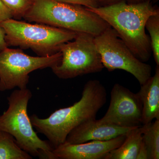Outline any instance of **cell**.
I'll use <instances>...</instances> for the list:
<instances>
[{
    "instance_id": "obj_1",
    "label": "cell",
    "mask_w": 159,
    "mask_h": 159,
    "mask_svg": "<svg viewBox=\"0 0 159 159\" xmlns=\"http://www.w3.org/2000/svg\"><path fill=\"white\" fill-rule=\"evenodd\" d=\"M106 102L105 87L99 80H91L84 84L81 98L73 105L60 108L44 119L33 114L30 119L33 127L45 136L54 148L65 142L74 129L87 120L96 119Z\"/></svg>"
},
{
    "instance_id": "obj_2",
    "label": "cell",
    "mask_w": 159,
    "mask_h": 159,
    "mask_svg": "<svg viewBox=\"0 0 159 159\" xmlns=\"http://www.w3.org/2000/svg\"><path fill=\"white\" fill-rule=\"evenodd\" d=\"M86 8L113 29L137 58L143 62L148 61L152 51L150 39L145 32V24L148 18L159 12L158 8L152 6L150 0L138 3L122 1Z\"/></svg>"
},
{
    "instance_id": "obj_3",
    "label": "cell",
    "mask_w": 159,
    "mask_h": 159,
    "mask_svg": "<svg viewBox=\"0 0 159 159\" xmlns=\"http://www.w3.org/2000/svg\"><path fill=\"white\" fill-rule=\"evenodd\" d=\"M23 18L30 22L88 33L94 37L110 26L84 6L55 0H33L31 8Z\"/></svg>"
},
{
    "instance_id": "obj_4",
    "label": "cell",
    "mask_w": 159,
    "mask_h": 159,
    "mask_svg": "<svg viewBox=\"0 0 159 159\" xmlns=\"http://www.w3.org/2000/svg\"><path fill=\"white\" fill-rule=\"evenodd\" d=\"M32 97L31 91L27 88L15 90L7 97L9 106L0 116V131L10 134L20 147L31 156L54 159V148L48 140L38 137L28 115V104Z\"/></svg>"
},
{
    "instance_id": "obj_5",
    "label": "cell",
    "mask_w": 159,
    "mask_h": 159,
    "mask_svg": "<svg viewBox=\"0 0 159 159\" xmlns=\"http://www.w3.org/2000/svg\"><path fill=\"white\" fill-rule=\"evenodd\" d=\"M6 34L8 47L31 49L39 56H50L59 51L64 43L73 40L77 32L36 23L32 24L13 18L0 24Z\"/></svg>"
},
{
    "instance_id": "obj_6",
    "label": "cell",
    "mask_w": 159,
    "mask_h": 159,
    "mask_svg": "<svg viewBox=\"0 0 159 159\" xmlns=\"http://www.w3.org/2000/svg\"><path fill=\"white\" fill-rule=\"evenodd\" d=\"M59 63L52 67L53 73L62 79L75 78L101 72L104 68L94 42V36L79 32L73 40L60 46Z\"/></svg>"
},
{
    "instance_id": "obj_7",
    "label": "cell",
    "mask_w": 159,
    "mask_h": 159,
    "mask_svg": "<svg viewBox=\"0 0 159 159\" xmlns=\"http://www.w3.org/2000/svg\"><path fill=\"white\" fill-rule=\"evenodd\" d=\"M61 54L45 57H33L25 54L20 49L6 48L0 52V91L15 88H27L29 74L37 70L51 68L59 63Z\"/></svg>"
},
{
    "instance_id": "obj_8",
    "label": "cell",
    "mask_w": 159,
    "mask_h": 159,
    "mask_svg": "<svg viewBox=\"0 0 159 159\" xmlns=\"http://www.w3.org/2000/svg\"><path fill=\"white\" fill-rule=\"evenodd\" d=\"M104 68L109 72L123 70L133 75L142 85L151 76L152 67L135 57L110 26L94 37Z\"/></svg>"
},
{
    "instance_id": "obj_9",
    "label": "cell",
    "mask_w": 159,
    "mask_h": 159,
    "mask_svg": "<svg viewBox=\"0 0 159 159\" xmlns=\"http://www.w3.org/2000/svg\"><path fill=\"white\" fill-rule=\"evenodd\" d=\"M142 102L138 93L115 84L111 90L109 107L99 121L121 127H135L142 124Z\"/></svg>"
},
{
    "instance_id": "obj_10",
    "label": "cell",
    "mask_w": 159,
    "mask_h": 159,
    "mask_svg": "<svg viewBox=\"0 0 159 159\" xmlns=\"http://www.w3.org/2000/svg\"><path fill=\"white\" fill-rule=\"evenodd\" d=\"M125 134L105 141H89L80 144L65 142L54 148V159H104L111 151L119 147L124 142Z\"/></svg>"
},
{
    "instance_id": "obj_11",
    "label": "cell",
    "mask_w": 159,
    "mask_h": 159,
    "mask_svg": "<svg viewBox=\"0 0 159 159\" xmlns=\"http://www.w3.org/2000/svg\"><path fill=\"white\" fill-rule=\"evenodd\" d=\"M135 127H121L102 123L96 119H89L71 131L65 142L70 144H80L92 141H108L125 134Z\"/></svg>"
},
{
    "instance_id": "obj_12",
    "label": "cell",
    "mask_w": 159,
    "mask_h": 159,
    "mask_svg": "<svg viewBox=\"0 0 159 159\" xmlns=\"http://www.w3.org/2000/svg\"><path fill=\"white\" fill-rule=\"evenodd\" d=\"M138 92L142 104V124H148L154 119H159V66L155 73L141 85Z\"/></svg>"
},
{
    "instance_id": "obj_13",
    "label": "cell",
    "mask_w": 159,
    "mask_h": 159,
    "mask_svg": "<svg viewBox=\"0 0 159 159\" xmlns=\"http://www.w3.org/2000/svg\"><path fill=\"white\" fill-rule=\"evenodd\" d=\"M141 126L128 131L122 145L110 152L104 159H136L142 141Z\"/></svg>"
},
{
    "instance_id": "obj_14",
    "label": "cell",
    "mask_w": 159,
    "mask_h": 159,
    "mask_svg": "<svg viewBox=\"0 0 159 159\" xmlns=\"http://www.w3.org/2000/svg\"><path fill=\"white\" fill-rule=\"evenodd\" d=\"M32 157L22 149L14 137L0 131V159H31Z\"/></svg>"
},
{
    "instance_id": "obj_15",
    "label": "cell",
    "mask_w": 159,
    "mask_h": 159,
    "mask_svg": "<svg viewBox=\"0 0 159 159\" xmlns=\"http://www.w3.org/2000/svg\"><path fill=\"white\" fill-rule=\"evenodd\" d=\"M141 127L142 142L148 150V159H159V119L142 125Z\"/></svg>"
},
{
    "instance_id": "obj_16",
    "label": "cell",
    "mask_w": 159,
    "mask_h": 159,
    "mask_svg": "<svg viewBox=\"0 0 159 159\" xmlns=\"http://www.w3.org/2000/svg\"><path fill=\"white\" fill-rule=\"evenodd\" d=\"M150 35L151 48L157 66H159V12L148 18L145 24Z\"/></svg>"
},
{
    "instance_id": "obj_17",
    "label": "cell",
    "mask_w": 159,
    "mask_h": 159,
    "mask_svg": "<svg viewBox=\"0 0 159 159\" xmlns=\"http://www.w3.org/2000/svg\"><path fill=\"white\" fill-rule=\"evenodd\" d=\"M11 10L13 18L20 19L31 8L33 0H1Z\"/></svg>"
},
{
    "instance_id": "obj_18",
    "label": "cell",
    "mask_w": 159,
    "mask_h": 159,
    "mask_svg": "<svg viewBox=\"0 0 159 159\" xmlns=\"http://www.w3.org/2000/svg\"><path fill=\"white\" fill-rule=\"evenodd\" d=\"M61 2L80 5L86 8H96L99 6L98 0H55Z\"/></svg>"
},
{
    "instance_id": "obj_19",
    "label": "cell",
    "mask_w": 159,
    "mask_h": 159,
    "mask_svg": "<svg viewBox=\"0 0 159 159\" xmlns=\"http://www.w3.org/2000/svg\"><path fill=\"white\" fill-rule=\"evenodd\" d=\"M13 18L11 10L0 0V24L6 20Z\"/></svg>"
},
{
    "instance_id": "obj_20",
    "label": "cell",
    "mask_w": 159,
    "mask_h": 159,
    "mask_svg": "<svg viewBox=\"0 0 159 159\" xmlns=\"http://www.w3.org/2000/svg\"><path fill=\"white\" fill-rule=\"evenodd\" d=\"M136 159H148V150L142 141Z\"/></svg>"
},
{
    "instance_id": "obj_21",
    "label": "cell",
    "mask_w": 159,
    "mask_h": 159,
    "mask_svg": "<svg viewBox=\"0 0 159 159\" xmlns=\"http://www.w3.org/2000/svg\"><path fill=\"white\" fill-rule=\"evenodd\" d=\"M6 34L4 29L0 26V52L8 48L6 40Z\"/></svg>"
},
{
    "instance_id": "obj_22",
    "label": "cell",
    "mask_w": 159,
    "mask_h": 159,
    "mask_svg": "<svg viewBox=\"0 0 159 159\" xmlns=\"http://www.w3.org/2000/svg\"><path fill=\"white\" fill-rule=\"evenodd\" d=\"M122 1H125V2L128 1V2H130V3H138L142 2L148 1V0H98L99 4V3H102L103 4H106L105 5H109V4H112V3Z\"/></svg>"
}]
</instances>
